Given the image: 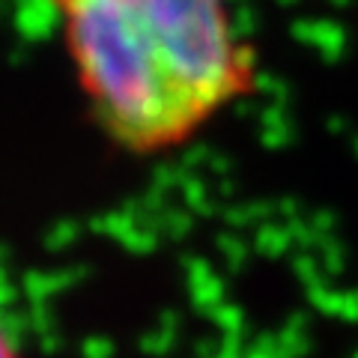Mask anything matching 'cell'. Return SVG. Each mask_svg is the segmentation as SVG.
<instances>
[{
  "instance_id": "cell-1",
  "label": "cell",
  "mask_w": 358,
  "mask_h": 358,
  "mask_svg": "<svg viewBox=\"0 0 358 358\" xmlns=\"http://www.w3.org/2000/svg\"><path fill=\"white\" fill-rule=\"evenodd\" d=\"M45 3L90 117L134 159L185 150L260 81L233 0Z\"/></svg>"
},
{
  "instance_id": "cell-2",
  "label": "cell",
  "mask_w": 358,
  "mask_h": 358,
  "mask_svg": "<svg viewBox=\"0 0 358 358\" xmlns=\"http://www.w3.org/2000/svg\"><path fill=\"white\" fill-rule=\"evenodd\" d=\"M0 358H24L18 343V334L9 329V322L0 317Z\"/></svg>"
}]
</instances>
